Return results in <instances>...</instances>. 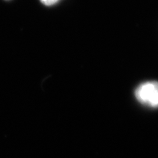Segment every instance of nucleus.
<instances>
[{
	"mask_svg": "<svg viewBox=\"0 0 158 158\" xmlns=\"http://www.w3.org/2000/svg\"><path fill=\"white\" fill-rule=\"evenodd\" d=\"M42 3H44L46 6H52L54 4L57 3L60 0H40Z\"/></svg>",
	"mask_w": 158,
	"mask_h": 158,
	"instance_id": "f03ea898",
	"label": "nucleus"
},
{
	"mask_svg": "<svg viewBox=\"0 0 158 158\" xmlns=\"http://www.w3.org/2000/svg\"><path fill=\"white\" fill-rule=\"evenodd\" d=\"M139 102L150 108H158V82L151 81L141 84L135 91Z\"/></svg>",
	"mask_w": 158,
	"mask_h": 158,
	"instance_id": "f257e3e1",
	"label": "nucleus"
}]
</instances>
